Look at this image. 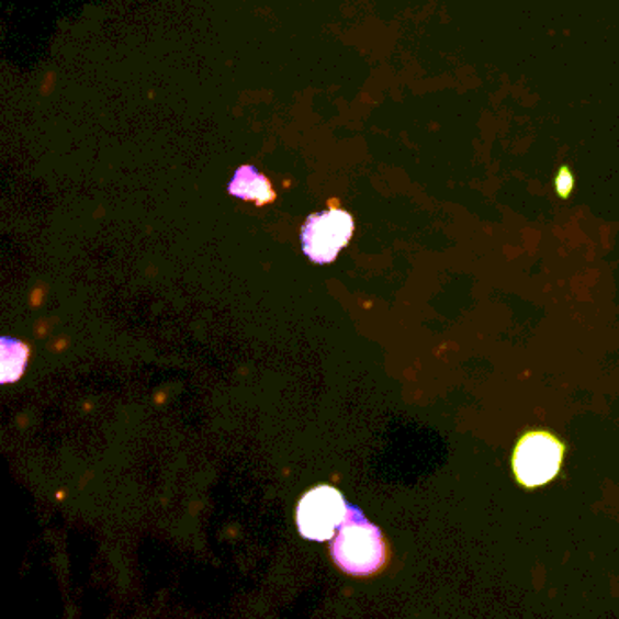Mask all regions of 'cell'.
Returning <instances> with one entry per match:
<instances>
[{
  "instance_id": "3",
  "label": "cell",
  "mask_w": 619,
  "mask_h": 619,
  "mask_svg": "<svg viewBox=\"0 0 619 619\" xmlns=\"http://www.w3.org/2000/svg\"><path fill=\"white\" fill-rule=\"evenodd\" d=\"M354 221L351 213L331 202L326 211L315 213L302 226V251L311 262L331 263L351 241Z\"/></svg>"
},
{
  "instance_id": "1",
  "label": "cell",
  "mask_w": 619,
  "mask_h": 619,
  "mask_svg": "<svg viewBox=\"0 0 619 619\" xmlns=\"http://www.w3.org/2000/svg\"><path fill=\"white\" fill-rule=\"evenodd\" d=\"M331 556L346 574L373 576L385 567L389 549L382 530L357 505H349L346 520L333 536Z\"/></svg>"
},
{
  "instance_id": "7",
  "label": "cell",
  "mask_w": 619,
  "mask_h": 619,
  "mask_svg": "<svg viewBox=\"0 0 619 619\" xmlns=\"http://www.w3.org/2000/svg\"><path fill=\"white\" fill-rule=\"evenodd\" d=\"M552 190L563 202L572 199V194L576 191V173L569 164L563 162L558 166L556 173L552 177Z\"/></svg>"
},
{
  "instance_id": "4",
  "label": "cell",
  "mask_w": 619,
  "mask_h": 619,
  "mask_svg": "<svg viewBox=\"0 0 619 619\" xmlns=\"http://www.w3.org/2000/svg\"><path fill=\"white\" fill-rule=\"evenodd\" d=\"M347 509L349 504L331 485L311 488L296 509L300 534L313 541L333 540L346 520Z\"/></svg>"
},
{
  "instance_id": "5",
  "label": "cell",
  "mask_w": 619,
  "mask_h": 619,
  "mask_svg": "<svg viewBox=\"0 0 619 619\" xmlns=\"http://www.w3.org/2000/svg\"><path fill=\"white\" fill-rule=\"evenodd\" d=\"M227 193L244 202H252L258 207L273 204L277 200V191L273 190L271 180L252 164H241L240 168H237L227 184Z\"/></svg>"
},
{
  "instance_id": "2",
  "label": "cell",
  "mask_w": 619,
  "mask_h": 619,
  "mask_svg": "<svg viewBox=\"0 0 619 619\" xmlns=\"http://www.w3.org/2000/svg\"><path fill=\"white\" fill-rule=\"evenodd\" d=\"M567 446L549 429H530L518 438L510 469L516 482L527 491L545 487L562 473Z\"/></svg>"
},
{
  "instance_id": "6",
  "label": "cell",
  "mask_w": 619,
  "mask_h": 619,
  "mask_svg": "<svg viewBox=\"0 0 619 619\" xmlns=\"http://www.w3.org/2000/svg\"><path fill=\"white\" fill-rule=\"evenodd\" d=\"M0 354H2V376H0V382H16L24 373V369H26L30 349H27L26 344L4 336L0 340Z\"/></svg>"
}]
</instances>
